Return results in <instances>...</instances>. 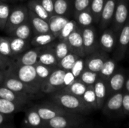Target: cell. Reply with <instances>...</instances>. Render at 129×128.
I'll return each instance as SVG.
<instances>
[{"label":"cell","instance_id":"obj_1","mask_svg":"<svg viewBox=\"0 0 129 128\" xmlns=\"http://www.w3.org/2000/svg\"><path fill=\"white\" fill-rule=\"evenodd\" d=\"M7 72L38 90L41 89V83L38 78L35 66L18 65L14 62Z\"/></svg>","mask_w":129,"mask_h":128},{"label":"cell","instance_id":"obj_2","mask_svg":"<svg viewBox=\"0 0 129 128\" xmlns=\"http://www.w3.org/2000/svg\"><path fill=\"white\" fill-rule=\"evenodd\" d=\"M29 8L26 5H18L11 9L4 32L8 35L16 27L28 20Z\"/></svg>","mask_w":129,"mask_h":128},{"label":"cell","instance_id":"obj_3","mask_svg":"<svg viewBox=\"0 0 129 128\" xmlns=\"http://www.w3.org/2000/svg\"><path fill=\"white\" fill-rule=\"evenodd\" d=\"M129 48V17L118 34L117 43L113 51V58L116 61L123 60Z\"/></svg>","mask_w":129,"mask_h":128},{"label":"cell","instance_id":"obj_4","mask_svg":"<svg viewBox=\"0 0 129 128\" xmlns=\"http://www.w3.org/2000/svg\"><path fill=\"white\" fill-rule=\"evenodd\" d=\"M128 17V0H118L113 22L111 23V28L119 34Z\"/></svg>","mask_w":129,"mask_h":128},{"label":"cell","instance_id":"obj_5","mask_svg":"<svg viewBox=\"0 0 129 128\" xmlns=\"http://www.w3.org/2000/svg\"><path fill=\"white\" fill-rule=\"evenodd\" d=\"M2 85L16 93H20L26 95L33 94V93L38 91V89L21 81L20 80L13 76L12 75L8 73L7 72Z\"/></svg>","mask_w":129,"mask_h":128},{"label":"cell","instance_id":"obj_6","mask_svg":"<svg viewBox=\"0 0 129 128\" xmlns=\"http://www.w3.org/2000/svg\"><path fill=\"white\" fill-rule=\"evenodd\" d=\"M108 57H110L107 53L99 49L85 56V69L99 73Z\"/></svg>","mask_w":129,"mask_h":128},{"label":"cell","instance_id":"obj_7","mask_svg":"<svg viewBox=\"0 0 129 128\" xmlns=\"http://www.w3.org/2000/svg\"><path fill=\"white\" fill-rule=\"evenodd\" d=\"M117 38L118 34L111 27L101 30L98 39L100 49L107 54L113 53L116 46Z\"/></svg>","mask_w":129,"mask_h":128},{"label":"cell","instance_id":"obj_8","mask_svg":"<svg viewBox=\"0 0 129 128\" xmlns=\"http://www.w3.org/2000/svg\"><path fill=\"white\" fill-rule=\"evenodd\" d=\"M65 73V70L57 67L42 84L41 89L45 92H51L57 88L64 87Z\"/></svg>","mask_w":129,"mask_h":128},{"label":"cell","instance_id":"obj_9","mask_svg":"<svg viewBox=\"0 0 129 128\" xmlns=\"http://www.w3.org/2000/svg\"><path fill=\"white\" fill-rule=\"evenodd\" d=\"M82 34L85 56L99 50V42L97 39L96 29L93 26L82 29Z\"/></svg>","mask_w":129,"mask_h":128},{"label":"cell","instance_id":"obj_10","mask_svg":"<svg viewBox=\"0 0 129 128\" xmlns=\"http://www.w3.org/2000/svg\"><path fill=\"white\" fill-rule=\"evenodd\" d=\"M66 41L68 43L70 51L72 52H74L75 54H76L78 56L81 57H85V52L83 45L82 29L80 27H78L76 30L72 32Z\"/></svg>","mask_w":129,"mask_h":128},{"label":"cell","instance_id":"obj_11","mask_svg":"<svg viewBox=\"0 0 129 128\" xmlns=\"http://www.w3.org/2000/svg\"><path fill=\"white\" fill-rule=\"evenodd\" d=\"M118 0H107L105 5L104 7L101 16V20L99 22V27L100 30H104L107 28H108L113 19L114 13L116 11V5H117Z\"/></svg>","mask_w":129,"mask_h":128},{"label":"cell","instance_id":"obj_12","mask_svg":"<svg viewBox=\"0 0 129 128\" xmlns=\"http://www.w3.org/2000/svg\"><path fill=\"white\" fill-rule=\"evenodd\" d=\"M41 48L42 47H33V48H29L20 55L16 57V60L14 62L18 65L35 66L38 63L39 54Z\"/></svg>","mask_w":129,"mask_h":128},{"label":"cell","instance_id":"obj_13","mask_svg":"<svg viewBox=\"0 0 129 128\" xmlns=\"http://www.w3.org/2000/svg\"><path fill=\"white\" fill-rule=\"evenodd\" d=\"M51 44H49L46 46L42 47L41 51L39 54L38 63H42L43 65L49 66L57 67L59 60H57V58L52 49Z\"/></svg>","mask_w":129,"mask_h":128},{"label":"cell","instance_id":"obj_14","mask_svg":"<svg viewBox=\"0 0 129 128\" xmlns=\"http://www.w3.org/2000/svg\"><path fill=\"white\" fill-rule=\"evenodd\" d=\"M28 18L31 23L33 29V35L36 34L46 33L50 32V28L48 21L38 17L33 12L29 10Z\"/></svg>","mask_w":129,"mask_h":128},{"label":"cell","instance_id":"obj_15","mask_svg":"<svg viewBox=\"0 0 129 128\" xmlns=\"http://www.w3.org/2000/svg\"><path fill=\"white\" fill-rule=\"evenodd\" d=\"M8 36H13L19 38H22L27 41H31L33 36V29L31 25V23L28 18L25 22L19 25L16 27L9 35Z\"/></svg>","mask_w":129,"mask_h":128},{"label":"cell","instance_id":"obj_16","mask_svg":"<svg viewBox=\"0 0 129 128\" xmlns=\"http://www.w3.org/2000/svg\"><path fill=\"white\" fill-rule=\"evenodd\" d=\"M8 37L10 41V45H11V48L14 57H16L20 55L22 53L29 49L30 47L32 46L30 41L24 40V39L13 37V36L8 35Z\"/></svg>","mask_w":129,"mask_h":128},{"label":"cell","instance_id":"obj_17","mask_svg":"<svg viewBox=\"0 0 129 128\" xmlns=\"http://www.w3.org/2000/svg\"><path fill=\"white\" fill-rule=\"evenodd\" d=\"M125 74L123 69H117L116 71L107 80V82L112 91L118 92L125 86Z\"/></svg>","mask_w":129,"mask_h":128},{"label":"cell","instance_id":"obj_18","mask_svg":"<svg viewBox=\"0 0 129 128\" xmlns=\"http://www.w3.org/2000/svg\"><path fill=\"white\" fill-rule=\"evenodd\" d=\"M70 20V18L68 17L65 16H60L54 14L51 16L48 24L50 28V32L57 38L60 31L63 28V26L67 24V23Z\"/></svg>","mask_w":129,"mask_h":128},{"label":"cell","instance_id":"obj_19","mask_svg":"<svg viewBox=\"0 0 129 128\" xmlns=\"http://www.w3.org/2000/svg\"><path fill=\"white\" fill-rule=\"evenodd\" d=\"M74 20L81 29L91 26L94 23H95L94 16L89 8L76 14L74 16Z\"/></svg>","mask_w":129,"mask_h":128},{"label":"cell","instance_id":"obj_20","mask_svg":"<svg viewBox=\"0 0 129 128\" xmlns=\"http://www.w3.org/2000/svg\"><path fill=\"white\" fill-rule=\"evenodd\" d=\"M57 38L50 32L34 35L30 41V43L33 47H44L52 43Z\"/></svg>","mask_w":129,"mask_h":128},{"label":"cell","instance_id":"obj_21","mask_svg":"<svg viewBox=\"0 0 129 128\" xmlns=\"http://www.w3.org/2000/svg\"><path fill=\"white\" fill-rule=\"evenodd\" d=\"M73 13L71 0H54V14L68 17Z\"/></svg>","mask_w":129,"mask_h":128},{"label":"cell","instance_id":"obj_22","mask_svg":"<svg viewBox=\"0 0 129 128\" xmlns=\"http://www.w3.org/2000/svg\"><path fill=\"white\" fill-rule=\"evenodd\" d=\"M51 45L58 60H61L63 57H64L71 51L68 43L65 40L57 39V41H54Z\"/></svg>","mask_w":129,"mask_h":128},{"label":"cell","instance_id":"obj_23","mask_svg":"<svg viewBox=\"0 0 129 128\" xmlns=\"http://www.w3.org/2000/svg\"><path fill=\"white\" fill-rule=\"evenodd\" d=\"M26 6L29 11L33 12L38 17L48 21L51 15L48 13V11L43 8V6L37 1V0H29L26 3Z\"/></svg>","mask_w":129,"mask_h":128},{"label":"cell","instance_id":"obj_24","mask_svg":"<svg viewBox=\"0 0 129 128\" xmlns=\"http://www.w3.org/2000/svg\"><path fill=\"white\" fill-rule=\"evenodd\" d=\"M117 69V61L114 58L108 57L99 72L100 76L104 79L107 80Z\"/></svg>","mask_w":129,"mask_h":128},{"label":"cell","instance_id":"obj_25","mask_svg":"<svg viewBox=\"0 0 129 128\" xmlns=\"http://www.w3.org/2000/svg\"><path fill=\"white\" fill-rule=\"evenodd\" d=\"M58 101L67 109H76L80 106V100L76 95L71 94H63L58 96Z\"/></svg>","mask_w":129,"mask_h":128},{"label":"cell","instance_id":"obj_26","mask_svg":"<svg viewBox=\"0 0 129 128\" xmlns=\"http://www.w3.org/2000/svg\"><path fill=\"white\" fill-rule=\"evenodd\" d=\"M26 94L16 93L4 86H0V98L8 100L12 102H20L25 100Z\"/></svg>","mask_w":129,"mask_h":128},{"label":"cell","instance_id":"obj_27","mask_svg":"<svg viewBox=\"0 0 129 128\" xmlns=\"http://www.w3.org/2000/svg\"><path fill=\"white\" fill-rule=\"evenodd\" d=\"M81 57L78 56L74 52L70 51L67 55L59 60L57 64V68L62 69L65 71H70L74 66L76 60Z\"/></svg>","mask_w":129,"mask_h":128},{"label":"cell","instance_id":"obj_28","mask_svg":"<svg viewBox=\"0 0 129 128\" xmlns=\"http://www.w3.org/2000/svg\"><path fill=\"white\" fill-rule=\"evenodd\" d=\"M106 1L107 0H91V1L89 9L94 16V23L97 24H99L101 16L103 11L104 7L105 5Z\"/></svg>","mask_w":129,"mask_h":128},{"label":"cell","instance_id":"obj_29","mask_svg":"<svg viewBox=\"0 0 129 128\" xmlns=\"http://www.w3.org/2000/svg\"><path fill=\"white\" fill-rule=\"evenodd\" d=\"M35 67H36L37 76L41 83V85L48 78V76L51 75V73L57 68V67H54V66L43 65L39 63H37L35 65Z\"/></svg>","mask_w":129,"mask_h":128},{"label":"cell","instance_id":"obj_30","mask_svg":"<svg viewBox=\"0 0 129 128\" xmlns=\"http://www.w3.org/2000/svg\"><path fill=\"white\" fill-rule=\"evenodd\" d=\"M100 74L98 72H94L88 69H84V71L81 73L77 79L80 80L82 82L85 84L86 85H94L97 80L99 78Z\"/></svg>","mask_w":129,"mask_h":128},{"label":"cell","instance_id":"obj_31","mask_svg":"<svg viewBox=\"0 0 129 128\" xmlns=\"http://www.w3.org/2000/svg\"><path fill=\"white\" fill-rule=\"evenodd\" d=\"M87 86L85 84H84L83 82H82L80 80H78L76 78V80L72 83L70 85H68L67 87H65V88L70 92V94L76 95V96H83V94H85V92L87 90Z\"/></svg>","mask_w":129,"mask_h":128},{"label":"cell","instance_id":"obj_32","mask_svg":"<svg viewBox=\"0 0 129 128\" xmlns=\"http://www.w3.org/2000/svg\"><path fill=\"white\" fill-rule=\"evenodd\" d=\"M94 90L97 100H104L107 94V80L100 76L94 84Z\"/></svg>","mask_w":129,"mask_h":128},{"label":"cell","instance_id":"obj_33","mask_svg":"<svg viewBox=\"0 0 129 128\" xmlns=\"http://www.w3.org/2000/svg\"><path fill=\"white\" fill-rule=\"evenodd\" d=\"M78 27H79L76 23V21L75 20H70L67 23V24L63 26V28L62 29V30L60 31L57 39L60 40H67V38L69 37V35L73 32L75 30H76L78 29Z\"/></svg>","mask_w":129,"mask_h":128},{"label":"cell","instance_id":"obj_34","mask_svg":"<svg viewBox=\"0 0 129 128\" xmlns=\"http://www.w3.org/2000/svg\"><path fill=\"white\" fill-rule=\"evenodd\" d=\"M10 5L5 2H0V31H4L5 25L7 23L10 12Z\"/></svg>","mask_w":129,"mask_h":128},{"label":"cell","instance_id":"obj_35","mask_svg":"<svg viewBox=\"0 0 129 128\" xmlns=\"http://www.w3.org/2000/svg\"><path fill=\"white\" fill-rule=\"evenodd\" d=\"M91 0H71L73 16L89 8Z\"/></svg>","mask_w":129,"mask_h":128},{"label":"cell","instance_id":"obj_36","mask_svg":"<svg viewBox=\"0 0 129 128\" xmlns=\"http://www.w3.org/2000/svg\"><path fill=\"white\" fill-rule=\"evenodd\" d=\"M123 95L121 93H116L107 102V107L110 110H118L122 106Z\"/></svg>","mask_w":129,"mask_h":128},{"label":"cell","instance_id":"obj_37","mask_svg":"<svg viewBox=\"0 0 129 128\" xmlns=\"http://www.w3.org/2000/svg\"><path fill=\"white\" fill-rule=\"evenodd\" d=\"M0 53L8 57H14L8 36H0Z\"/></svg>","mask_w":129,"mask_h":128},{"label":"cell","instance_id":"obj_38","mask_svg":"<svg viewBox=\"0 0 129 128\" xmlns=\"http://www.w3.org/2000/svg\"><path fill=\"white\" fill-rule=\"evenodd\" d=\"M16 110L14 102L0 98V113L4 115L11 114Z\"/></svg>","mask_w":129,"mask_h":128},{"label":"cell","instance_id":"obj_39","mask_svg":"<svg viewBox=\"0 0 129 128\" xmlns=\"http://www.w3.org/2000/svg\"><path fill=\"white\" fill-rule=\"evenodd\" d=\"M85 69V59L83 57H79L76 62L75 63L74 66L71 69V72L73 74V75L78 78L79 76L81 75V73L84 71Z\"/></svg>","mask_w":129,"mask_h":128},{"label":"cell","instance_id":"obj_40","mask_svg":"<svg viewBox=\"0 0 129 128\" xmlns=\"http://www.w3.org/2000/svg\"><path fill=\"white\" fill-rule=\"evenodd\" d=\"M27 121L31 126H39L41 124L42 118L37 111H31L27 115Z\"/></svg>","mask_w":129,"mask_h":128},{"label":"cell","instance_id":"obj_41","mask_svg":"<svg viewBox=\"0 0 129 128\" xmlns=\"http://www.w3.org/2000/svg\"><path fill=\"white\" fill-rule=\"evenodd\" d=\"M49 124L52 128H65L67 125V122L64 118L55 116L49 120Z\"/></svg>","mask_w":129,"mask_h":128},{"label":"cell","instance_id":"obj_42","mask_svg":"<svg viewBox=\"0 0 129 128\" xmlns=\"http://www.w3.org/2000/svg\"><path fill=\"white\" fill-rule=\"evenodd\" d=\"M83 99L85 101H86L88 103H93L96 101L97 97L94 93V85H88V88H87L86 91L83 94Z\"/></svg>","mask_w":129,"mask_h":128},{"label":"cell","instance_id":"obj_43","mask_svg":"<svg viewBox=\"0 0 129 128\" xmlns=\"http://www.w3.org/2000/svg\"><path fill=\"white\" fill-rule=\"evenodd\" d=\"M37 112L43 120H51L56 116V112L48 108H39Z\"/></svg>","mask_w":129,"mask_h":128},{"label":"cell","instance_id":"obj_44","mask_svg":"<svg viewBox=\"0 0 129 128\" xmlns=\"http://www.w3.org/2000/svg\"><path fill=\"white\" fill-rule=\"evenodd\" d=\"M14 61L11 58L2 55L0 53V70L7 72L13 65Z\"/></svg>","mask_w":129,"mask_h":128},{"label":"cell","instance_id":"obj_45","mask_svg":"<svg viewBox=\"0 0 129 128\" xmlns=\"http://www.w3.org/2000/svg\"><path fill=\"white\" fill-rule=\"evenodd\" d=\"M43 8L48 11V13L52 16L54 15V0H37Z\"/></svg>","mask_w":129,"mask_h":128},{"label":"cell","instance_id":"obj_46","mask_svg":"<svg viewBox=\"0 0 129 128\" xmlns=\"http://www.w3.org/2000/svg\"><path fill=\"white\" fill-rule=\"evenodd\" d=\"M76 80V78L73 75V74L72 73V72L70 70L66 71V73L64 75V87L70 85Z\"/></svg>","mask_w":129,"mask_h":128},{"label":"cell","instance_id":"obj_47","mask_svg":"<svg viewBox=\"0 0 129 128\" xmlns=\"http://www.w3.org/2000/svg\"><path fill=\"white\" fill-rule=\"evenodd\" d=\"M122 106L125 110L129 112V94H125L123 96Z\"/></svg>","mask_w":129,"mask_h":128},{"label":"cell","instance_id":"obj_48","mask_svg":"<svg viewBox=\"0 0 129 128\" xmlns=\"http://www.w3.org/2000/svg\"><path fill=\"white\" fill-rule=\"evenodd\" d=\"M5 75H6V72L5 71H2V70H0V84L2 85L4 79H5Z\"/></svg>","mask_w":129,"mask_h":128},{"label":"cell","instance_id":"obj_49","mask_svg":"<svg viewBox=\"0 0 129 128\" xmlns=\"http://www.w3.org/2000/svg\"><path fill=\"white\" fill-rule=\"evenodd\" d=\"M125 88H126L127 91L129 93V78L126 79L125 83Z\"/></svg>","mask_w":129,"mask_h":128},{"label":"cell","instance_id":"obj_50","mask_svg":"<svg viewBox=\"0 0 129 128\" xmlns=\"http://www.w3.org/2000/svg\"><path fill=\"white\" fill-rule=\"evenodd\" d=\"M3 121H4V118H3V116H2V114L0 113V125L2 124Z\"/></svg>","mask_w":129,"mask_h":128},{"label":"cell","instance_id":"obj_51","mask_svg":"<svg viewBox=\"0 0 129 128\" xmlns=\"http://www.w3.org/2000/svg\"><path fill=\"white\" fill-rule=\"evenodd\" d=\"M18 0H3V2H15Z\"/></svg>","mask_w":129,"mask_h":128},{"label":"cell","instance_id":"obj_52","mask_svg":"<svg viewBox=\"0 0 129 128\" xmlns=\"http://www.w3.org/2000/svg\"><path fill=\"white\" fill-rule=\"evenodd\" d=\"M18 1H20V2H23V1H25V0H18Z\"/></svg>","mask_w":129,"mask_h":128},{"label":"cell","instance_id":"obj_53","mask_svg":"<svg viewBox=\"0 0 129 128\" xmlns=\"http://www.w3.org/2000/svg\"><path fill=\"white\" fill-rule=\"evenodd\" d=\"M0 1H1V2H3V0H0Z\"/></svg>","mask_w":129,"mask_h":128},{"label":"cell","instance_id":"obj_54","mask_svg":"<svg viewBox=\"0 0 129 128\" xmlns=\"http://www.w3.org/2000/svg\"><path fill=\"white\" fill-rule=\"evenodd\" d=\"M0 2H1V1H0Z\"/></svg>","mask_w":129,"mask_h":128},{"label":"cell","instance_id":"obj_55","mask_svg":"<svg viewBox=\"0 0 129 128\" xmlns=\"http://www.w3.org/2000/svg\"><path fill=\"white\" fill-rule=\"evenodd\" d=\"M128 49H129V48H128Z\"/></svg>","mask_w":129,"mask_h":128}]
</instances>
